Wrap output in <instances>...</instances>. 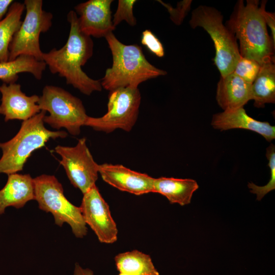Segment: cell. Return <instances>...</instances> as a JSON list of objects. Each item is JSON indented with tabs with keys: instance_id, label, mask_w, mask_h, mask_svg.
Here are the masks:
<instances>
[{
	"instance_id": "obj_23",
	"label": "cell",
	"mask_w": 275,
	"mask_h": 275,
	"mask_svg": "<svg viewBox=\"0 0 275 275\" xmlns=\"http://www.w3.org/2000/svg\"><path fill=\"white\" fill-rule=\"evenodd\" d=\"M266 156L268 160V167L270 169V178L265 186H259L253 183H249L248 187L250 191L257 196V199L261 200L267 193L275 189V147L271 144L266 149Z\"/></svg>"
},
{
	"instance_id": "obj_3",
	"label": "cell",
	"mask_w": 275,
	"mask_h": 275,
	"mask_svg": "<svg viewBox=\"0 0 275 275\" xmlns=\"http://www.w3.org/2000/svg\"><path fill=\"white\" fill-rule=\"evenodd\" d=\"M111 49L113 64L100 80L102 88L109 91L120 88H138L148 79L163 76L167 72L156 68L145 58L142 48L137 44L125 45L113 33L105 37Z\"/></svg>"
},
{
	"instance_id": "obj_9",
	"label": "cell",
	"mask_w": 275,
	"mask_h": 275,
	"mask_svg": "<svg viewBox=\"0 0 275 275\" xmlns=\"http://www.w3.org/2000/svg\"><path fill=\"white\" fill-rule=\"evenodd\" d=\"M141 101L138 88H120L109 91L107 113L99 118L89 116L85 125L106 133L117 129L129 132L138 119Z\"/></svg>"
},
{
	"instance_id": "obj_2",
	"label": "cell",
	"mask_w": 275,
	"mask_h": 275,
	"mask_svg": "<svg viewBox=\"0 0 275 275\" xmlns=\"http://www.w3.org/2000/svg\"><path fill=\"white\" fill-rule=\"evenodd\" d=\"M226 26L239 41L240 56L261 66L274 61L275 43L269 35L258 0L239 1Z\"/></svg>"
},
{
	"instance_id": "obj_4",
	"label": "cell",
	"mask_w": 275,
	"mask_h": 275,
	"mask_svg": "<svg viewBox=\"0 0 275 275\" xmlns=\"http://www.w3.org/2000/svg\"><path fill=\"white\" fill-rule=\"evenodd\" d=\"M45 111L23 121L21 127L10 140L0 142L2 156L0 159V174L8 175L23 170L24 165L32 153L43 147L50 139L65 138V131H51L44 125Z\"/></svg>"
},
{
	"instance_id": "obj_1",
	"label": "cell",
	"mask_w": 275,
	"mask_h": 275,
	"mask_svg": "<svg viewBox=\"0 0 275 275\" xmlns=\"http://www.w3.org/2000/svg\"><path fill=\"white\" fill-rule=\"evenodd\" d=\"M67 18L70 27L66 43L59 49L43 52L42 61L51 73L64 77L67 84L89 96L102 89L100 80L90 78L81 69L93 56V41L80 30L74 11H70Z\"/></svg>"
},
{
	"instance_id": "obj_21",
	"label": "cell",
	"mask_w": 275,
	"mask_h": 275,
	"mask_svg": "<svg viewBox=\"0 0 275 275\" xmlns=\"http://www.w3.org/2000/svg\"><path fill=\"white\" fill-rule=\"evenodd\" d=\"M120 273L128 275H159L149 255L138 250L120 253L115 257Z\"/></svg>"
},
{
	"instance_id": "obj_13",
	"label": "cell",
	"mask_w": 275,
	"mask_h": 275,
	"mask_svg": "<svg viewBox=\"0 0 275 275\" xmlns=\"http://www.w3.org/2000/svg\"><path fill=\"white\" fill-rule=\"evenodd\" d=\"M0 114L4 116L6 122L16 119L23 121L41 112L38 104L39 96L26 95L19 84L3 83L0 86Z\"/></svg>"
},
{
	"instance_id": "obj_14",
	"label": "cell",
	"mask_w": 275,
	"mask_h": 275,
	"mask_svg": "<svg viewBox=\"0 0 275 275\" xmlns=\"http://www.w3.org/2000/svg\"><path fill=\"white\" fill-rule=\"evenodd\" d=\"M99 173L105 182L121 191L138 196L153 193L154 178L123 165L99 164Z\"/></svg>"
},
{
	"instance_id": "obj_8",
	"label": "cell",
	"mask_w": 275,
	"mask_h": 275,
	"mask_svg": "<svg viewBox=\"0 0 275 275\" xmlns=\"http://www.w3.org/2000/svg\"><path fill=\"white\" fill-rule=\"evenodd\" d=\"M23 4L25 15L10 44L9 61L22 55L42 61L40 35L51 27L53 15L43 9L42 0H25Z\"/></svg>"
},
{
	"instance_id": "obj_24",
	"label": "cell",
	"mask_w": 275,
	"mask_h": 275,
	"mask_svg": "<svg viewBox=\"0 0 275 275\" xmlns=\"http://www.w3.org/2000/svg\"><path fill=\"white\" fill-rule=\"evenodd\" d=\"M260 68L261 65L256 61L240 56L233 72L244 81L252 84Z\"/></svg>"
},
{
	"instance_id": "obj_31",
	"label": "cell",
	"mask_w": 275,
	"mask_h": 275,
	"mask_svg": "<svg viewBox=\"0 0 275 275\" xmlns=\"http://www.w3.org/2000/svg\"><path fill=\"white\" fill-rule=\"evenodd\" d=\"M119 275H128V274H125V273H120Z\"/></svg>"
},
{
	"instance_id": "obj_11",
	"label": "cell",
	"mask_w": 275,
	"mask_h": 275,
	"mask_svg": "<svg viewBox=\"0 0 275 275\" xmlns=\"http://www.w3.org/2000/svg\"><path fill=\"white\" fill-rule=\"evenodd\" d=\"M81 213L86 225L93 230L102 243H113L118 238L117 225L109 207L96 185L83 194Z\"/></svg>"
},
{
	"instance_id": "obj_17",
	"label": "cell",
	"mask_w": 275,
	"mask_h": 275,
	"mask_svg": "<svg viewBox=\"0 0 275 275\" xmlns=\"http://www.w3.org/2000/svg\"><path fill=\"white\" fill-rule=\"evenodd\" d=\"M32 200H35L34 179L29 174L8 175L6 185L0 190V215L8 207L19 209Z\"/></svg>"
},
{
	"instance_id": "obj_29",
	"label": "cell",
	"mask_w": 275,
	"mask_h": 275,
	"mask_svg": "<svg viewBox=\"0 0 275 275\" xmlns=\"http://www.w3.org/2000/svg\"><path fill=\"white\" fill-rule=\"evenodd\" d=\"M13 2L12 0H0V21L5 17Z\"/></svg>"
},
{
	"instance_id": "obj_26",
	"label": "cell",
	"mask_w": 275,
	"mask_h": 275,
	"mask_svg": "<svg viewBox=\"0 0 275 275\" xmlns=\"http://www.w3.org/2000/svg\"><path fill=\"white\" fill-rule=\"evenodd\" d=\"M157 2L168 10L171 20L178 25L182 23L185 17L187 15L192 3L191 0L182 1L177 3L176 8H174L170 4H166L161 1L158 0Z\"/></svg>"
},
{
	"instance_id": "obj_5",
	"label": "cell",
	"mask_w": 275,
	"mask_h": 275,
	"mask_svg": "<svg viewBox=\"0 0 275 275\" xmlns=\"http://www.w3.org/2000/svg\"><path fill=\"white\" fill-rule=\"evenodd\" d=\"M223 20L218 10L200 5L193 11L189 21L192 28H202L210 36L215 49L213 60L221 76L232 73L240 58L237 40Z\"/></svg>"
},
{
	"instance_id": "obj_6",
	"label": "cell",
	"mask_w": 275,
	"mask_h": 275,
	"mask_svg": "<svg viewBox=\"0 0 275 275\" xmlns=\"http://www.w3.org/2000/svg\"><path fill=\"white\" fill-rule=\"evenodd\" d=\"M35 200L39 208L51 213L56 225L60 227L66 223L74 235L82 238L87 235V228L80 207L72 204L65 197L62 184L53 175L43 174L34 179Z\"/></svg>"
},
{
	"instance_id": "obj_25",
	"label": "cell",
	"mask_w": 275,
	"mask_h": 275,
	"mask_svg": "<svg viewBox=\"0 0 275 275\" xmlns=\"http://www.w3.org/2000/svg\"><path fill=\"white\" fill-rule=\"evenodd\" d=\"M136 2L135 0L118 1L117 9L112 19L115 28L123 20L132 26L136 25V19L133 15V8Z\"/></svg>"
},
{
	"instance_id": "obj_22",
	"label": "cell",
	"mask_w": 275,
	"mask_h": 275,
	"mask_svg": "<svg viewBox=\"0 0 275 275\" xmlns=\"http://www.w3.org/2000/svg\"><path fill=\"white\" fill-rule=\"evenodd\" d=\"M24 10L23 3L14 2L5 17L0 21V63L9 61V46L21 25Z\"/></svg>"
},
{
	"instance_id": "obj_16",
	"label": "cell",
	"mask_w": 275,
	"mask_h": 275,
	"mask_svg": "<svg viewBox=\"0 0 275 275\" xmlns=\"http://www.w3.org/2000/svg\"><path fill=\"white\" fill-rule=\"evenodd\" d=\"M251 86L233 72L221 76L216 94L218 104L224 111L243 107L251 100Z\"/></svg>"
},
{
	"instance_id": "obj_30",
	"label": "cell",
	"mask_w": 275,
	"mask_h": 275,
	"mask_svg": "<svg viewBox=\"0 0 275 275\" xmlns=\"http://www.w3.org/2000/svg\"><path fill=\"white\" fill-rule=\"evenodd\" d=\"M73 275H94V273L90 269L83 268L78 263H76Z\"/></svg>"
},
{
	"instance_id": "obj_10",
	"label": "cell",
	"mask_w": 275,
	"mask_h": 275,
	"mask_svg": "<svg viewBox=\"0 0 275 275\" xmlns=\"http://www.w3.org/2000/svg\"><path fill=\"white\" fill-rule=\"evenodd\" d=\"M54 150L61 156L60 163L75 187L84 194L95 185L99 164L94 160L87 146L86 138L79 139L74 147L58 145Z\"/></svg>"
},
{
	"instance_id": "obj_7",
	"label": "cell",
	"mask_w": 275,
	"mask_h": 275,
	"mask_svg": "<svg viewBox=\"0 0 275 275\" xmlns=\"http://www.w3.org/2000/svg\"><path fill=\"white\" fill-rule=\"evenodd\" d=\"M38 104L49 114L45 116L44 123L57 129L65 128L73 135L80 133L89 117L80 99L57 86H45Z\"/></svg>"
},
{
	"instance_id": "obj_18",
	"label": "cell",
	"mask_w": 275,
	"mask_h": 275,
	"mask_svg": "<svg viewBox=\"0 0 275 275\" xmlns=\"http://www.w3.org/2000/svg\"><path fill=\"white\" fill-rule=\"evenodd\" d=\"M199 188L196 180L161 177L154 178L153 193L166 197L170 203L184 206L190 203L193 195Z\"/></svg>"
},
{
	"instance_id": "obj_28",
	"label": "cell",
	"mask_w": 275,
	"mask_h": 275,
	"mask_svg": "<svg viewBox=\"0 0 275 275\" xmlns=\"http://www.w3.org/2000/svg\"><path fill=\"white\" fill-rule=\"evenodd\" d=\"M266 1H263L261 3L262 14L266 24L270 28L272 39L275 43V15L274 13L267 12L265 10Z\"/></svg>"
},
{
	"instance_id": "obj_27",
	"label": "cell",
	"mask_w": 275,
	"mask_h": 275,
	"mask_svg": "<svg viewBox=\"0 0 275 275\" xmlns=\"http://www.w3.org/2000/svg\"><path fill=\"white\" fill-rule=\"evenodd\" d=\"M141 43L157 57H163L164 51L163 45L158 38L150 30H146L142 32Z\"/></svg>"
},
{
	"instance_id": "obj_19",
	"label": "cell",
	"mask_w": 275,
	"mask_h": 275,
	"mask_svg": "<svg viewBox=\"0 0 275 275\" xmlns=\"http://www.w3.org/2000/svg\"><path fill=\"white\" fill-rule=\"evenodd\" d=\"M46 67L42 61L28 56H20L14 60L0 63V80L6 84L16 82L21 73H31L36 79L40 80Z\"/></svg>"
},
{
	"instance_id": "obj_20",
	"label": "cell",
	"mask_w": 275,
	"mask_h": 275,
	"mask_svg": "<svg viewBox=\"0 0 275 275\" xmlns=\"http://www.w3.org/2000/svg\"><path fill=\"white\" fill-rule=\"evenodd\" d=\"M274 61L261 66L259 72L251 86V100L258 108L264 107L266 103L275 102Z\"/></svg>"
},
{
	"instance_id": "obj_15",
	"label": "cell",
	"mask_w": 275,
	"mask_h": 275,
	"mask_svg": "<svg viewBox=\"0 0 275 275\" xmlns=\"http://www.w3.org/2000/svg\"><path fill=\"white\" fill-rule=\"evenodd\" d=\"M211 125L216 129H243L261 135L267 141L275 138V127L267 122H261L249 116L243 107L224 111L214 114Z\"/></svg>"
},
{
	"instance_id": "obj_12",
	"label": "cell",
	"mask_w": 275,
	"mask_h": 275,
	"mask_svg": "<svg viewBox=\"0 0 275 275\" xmlns=\"http://www.w3.org/2000/svg\"><path fill=\"white\" fill-rule=\"evenodd\" d=\"M113 0H89L74 7L81 32L91 37H105L115 30L111 6Z\"/></svg>"
}]
</instances>
